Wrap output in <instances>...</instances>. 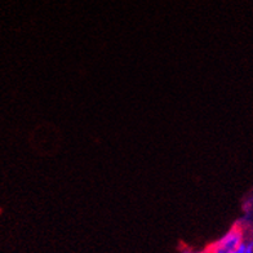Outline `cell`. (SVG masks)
<instances>
[{"instance_id":"cell-1","label":"cell","mask_w":253,"mask_h":253,"mask_svg":"<svg viewBox=\"0 0 253 253\" xmlns=\"http://www.w3.org/2000/svg\"><path fill=\"white\" fill-rule=\"evenodd\" d=\"M246 240L244 231L240 226H234L213 244H211L204 253H234Z\"/></svg>"},{"instance_id":"cell-2","label":"cell","mask_w":253,"mask_h":253,"mask_svg":"<svg viewBox=\"0 0 253 253\" xmlns=\"http://www.w3.org/2000/svg\"><path fill=\"white\" fill-rule=\"evenodd\" d=\"M243 253H253V239L246 240Z\"/></svg>"},{"instance_id":"cell-3","label":"cell","mask_w":253,"mask_h":253,"mask_svg":"<svg viewBox=\"0 0 253 253\" xmlns=\"http://www.w3.org/2000/svg\"><path fill=\"white\" fill-rule=\"evenodd\" d=\"M181 253H198V252H195V251L193 250H183Z\"/></svg>"}]
</instances>
